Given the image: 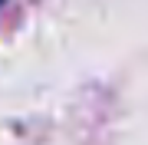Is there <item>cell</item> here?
Wrapping results in <instances>:
<instances>
[{
    "label": "cell",
    "mask_w": 148,
    "mask_h": 145,
    "mask_svg": "<svg viewBox=\"0 0 148 145\" xmlns=\"http://www.w3.org/2000/svg\"><path fill=\"white\" fill-rule=\"evenodd\" d=\"M0 3H3V0H0Z\"/></svg>",
    "instance_id": "1"
}]
</instances>
